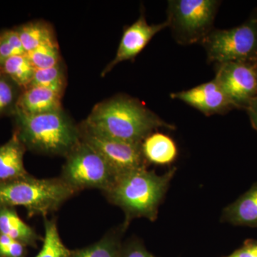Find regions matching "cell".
I'll return each instance as SVG.
<instances>
[{
    "label": "cell",
    "instance_id": "obj_18",
    "mask_svg": "<svg viewBox=\"0 0 257 257\" xmlns=\"http://www.w3.org/2000/svg\"><path fill=\"white\" fill-rule=\"evenodd\" d=\"M16 30L27 54L42 45L57 44L52 27L43 21L27 23Z\"/></svg>",
    "mask_w": 257,
    "mask_h": 257
},
{
    "label": "cell",
    "instance_id": "obj_3",
    "mask_svg": "<svg viewBox=\"0 0 257 257\" xmlns=\"http://www.w3.org/2000/svg\"><path fill=\"white\" fill-rule=\"evenodd\" d=\"M15 132L27 150L67 157L80 143L79 126L62 109L40 114L15 111Z\"/></svg>",
    "mask_w": 257,
    "mask_h": 257
},
{
    "label": "cell",
    "instance_id": "obj_29",
    "mask_svg": "<svg viewBox=\"0 0 257 257\" xmlns=\"http://www.w3.org/2000/svg\"><path fill=\"white\" fill-rule=\"evenodd\" d=\"M3 75V71H2L1 64H0V77Z\"/></svg>",
    "mask_w": 257,
    "mask_h": 257
},
{
    "label": "cell",
    "instance_id": "obj_25",
    "mask_svg": "<svg viewBox=\"0 0 257 257\" xmlns=\"http://www.w3.org/2000/svg\"><path fill=\"white\" fill-rule=\"evenodd\" d=\"M28 246L0 233V257H26Z\"/></svg>",
    "mask_w": 257,
    "mask_h": 257
},
{
    "label": "cell",
    "instance_id": "obj_8",
    "mask_svg": "<svg viewBox=\"0 0 257 257\" xmlns=\"http://www.w3.org/2000/svg\"><path fill=\"white\" fill-rule=\"evenodd\" d=\"M83 142L99 152L117 175L147 168L142 143L119 141L100 135L82 123L79 126Z\"/></svg>",
    "mask_w": 257,
    "mask_h": 257
},
{
    "label": "cell",
    "instance_id": "obj_2",
    "mask_svg": "<svg viewBox=\"0 0 257 257\" xmlns=\"http://www.w3.org/2000/svg\"><path fill=\"white\" fill-rule=\"evenodd\" d=\"M172 167L163 175L147 168L119 176L109 190L104 193L108 200L124 211V224L136 218L155 221L162 199L176 172Z\"/></svg>",
    "mask_w": 257,
    "mask_h": 257
},
{
    "label": "cell",
    "instance_id": "obj_30",
    "mask_svg": "<svg viewBox=\"0 0 257 257\" xmlns=\"http://www.w3.org/2000/svg\"><path fill=\"white\" fill-rule=\"evenodd\" d=\"M228 257H231V256H228Z\"/></svg>",
    "mask_w": 257,
    "mask_h": 257
},
{
    "label": "cell",
    "instance_id": "obj_27",
    "mask_svg": "<svg viewBox=\"0 0 257 257\" xmlns=\"http://www.w3.org/2000/svg\"><path fill=\"white\" fill-rule=\"evenodd\" d=\"M231 257H257V241H248L242 247L236 250Z\"/></svg>",
    "mask_w": 257,
    "mask_h": 257
},
{
    "label": "cell",
    "instance_id": "obj_19",
    "mask_svg": "<svg viewBox=\"0 0 257 257\" xmlns=\"http://www.w3.org/2000/svg\"><path fill=\"white\" fill-rule=\"evenodd\" d=\"M1 67L3 75L24 89L31 84L35 72L27 54L10 57L1 64Z\"/></svg>",
    "mask_w": 257,
    "mask_h": 257
},
{
    "label": "cell",
    "instance_id": "obj_28",
    "mask_svg": "<svg viewBox=\"0 0 257 257\" xmlns=\"http://www.w3.org/2000/svg\"><path fill=\"white\" fill-rule=\"evenodd\" d=\"M246 109L251 120V124L257 130V96L251 101Z\"/></svg>",
    "mask_w": 257,
    "mask_h": 257
},
{
    "label": "cell",
    "instance_id": "obj_16",
    "mask_svg": "<svg viewBox=\"0 0 257 257\" xmlns=\"http://www.w3.org/2000/svg\"><path fill=\"white\" fill-rule=\"evenodd\" d=\"M222 221L234 225L257 226V184L225 208Z\"/></svg>",
    "mask_w": 257,
    "mask_h": 257
},
{
    "label": "cell",
    "instance_id": "obj_9",
    "mask_svg": "<svg viewBox=\"0 0 257 257\" xmlns=\"http://www.w3.org/2000/svg\"><path fill=\"white\" fill-rule=\"evenodd\" d=\"M215 79L234 107L246 109L257 96V64L232 62L216 64Z\"/></svg>",
    "mask_w": 257,
    "mask_h": 257
},
{
    "label": "cell",
    "instance_id": "obj_5",
    "mask_svg": "<svg viewBox=\"0 0 257 257\" xmlns=\"http://www.w3.org/2000/svg\"><path fill=\"white\" fill-rule=\"evenodd\" d=\"M60 177L77 193L86 189L105 193L119 176L99 152L81 140L66 157Z\"/></svg>",
    "mask_w": 257,
    "mask_h": 257
},
{
    "label": "cell",
    "instance_id": "obj_17",
    "mask_svg": "<svg viewBox=\"0 0 257 257\" xmlns=\"http://www.w3.org/2000/svg\"><path fill=\"white\" fill-rule=\"evenodd\" d=\"M126 225L113 229L99 241L79 249L72 250L69 257H120L123 243V233Z\"/></svg>",
    "mask_w": 257,
    "mask_h": 257
},
{
    "label": "cell",
    "instance_id": "obj_15",
    "mask_svg": "<svg viewBox=\"0 0 257 257\" xmlns=\"http://www.w3.org/2000/svg\"><path fill=\"white\" fill-rule=\"evenodd\" d=\"M144 157L147 163L168 165L175 162L178 155L177 145L173 140L162 133H153L142 143Z\"/></svg>",
    "mask_w": 257,
    "mask_h": 257
},
{
    "label": "cell",
    "instance_id": "obj_13",
    "mask_svg": "<svg viewBox=\"0 0 257 257\" xmlns=\"http://www.w3.org/2000/svg\"><path fill=\"white\" fill-rule=\"evenodd\" d=\"M26 150L15 132L8 143L0 146V182L29 175L24 165V155Z\"/></svg>",
    "mask_w": 257,
    "mask_h": 257
},
{
    "label": "cell",
    "instance_id": "obj_6",
    "mask_svg": "<svg viewBox=\"0 0 257 257\" xmlns=\"http://www.w3.org/2000/svg\"><path fill=\"white\" fill-rule=\"evenodd\" d=\"M217 0H170L167 21L176 41L182 45L201 43L214 29Z\"/></svg>",
    "mask_w": 257,
    "mask_h": 257
},
{
    "label": "cell",
    "instance_id": "obj_22",
    "mask_svg": "<svg viewBox=\"0 0 257 257\" xmlns=\"http://www.w3.org/2000/svg\"><path fill=\"white\" fill-rule=\"evenodd\" d=\"M27 55L35 69L51 68L61 63L60 50L57 44L42 45Z\"/></svg>",
    "mask_w": 257,
    "mask_h": 257
},
{
    "label": "cell",
    "instance_id": "obj_26",
    "mask_svg": "<svg viewBox=\"0 0 257 257\" xmlns=\"http://www.w3.org/2000/svg\"><path fill=\"white\" fill-rule=\"evenodd\" d=\"M120 257H157L150 253L141 241L130 240L123 243Z\"/></svg>",
    "mask_w": 257,
    "mask_h": 257
},
{
    "label": "cell",
    "instance_id": "obj_4",
    "mask_svg": "<svg viewBox=\"0 0 257 257\" xmlns=\"http://www.w3.org/2000/svg\"><path fill=\"white\" fill-rule=\"evenodd\" d=\"M76 193L60 177L37 179L28 175L0 182V206H20L25 208L30 217H45Z\"/></svg>",
    "mask_w": 257,
    "mask_h": 257
},
{
    "label": "cell",
    "instance_id": "obj_21",
    "mask_svg": "<svg viewBox=\"0 0 257 257\" xmlns=\"http://www.w3.org/2000/svg\"><path fill=\"white\" fill-rule=\"evenodd\" d=\"M65 86V72L61 62L51 68L35 69L33 79L29 87L46 88L62 96Z\"/></svg>",
    "mask_w": 257,
    "mask_h": 257
},
{
    "label": "cell",
    "instance_id": "obj_24",
    "mask_svg": "<svg viewBox=\"0 0 257 257\" xmlns=\"http://www.w3.org/2000/svg\"><path fill=\"white\" fill-rule=\"evenodd\" d=\"M25 54L16 29L0 33V64L13 56Z\"/></svg>",
    "mask_w": 257,
    "mask_h": 257
},
{
    "label": "cell",
    "instance_id": "obj_11",
    "mask_svg": "<svg viewBox=\"0 0 257 257\" xmlns=\"http://www.w3.org/2000/svg\"><path fill=\"white\" fill-rule=\"evenodd\" d=\"M170 96L195 108L206 116L223 114L234 108L215 79L188 90L172 93Z\"/></svg>",
    "mask_w": 257,
    "mask_h": 257
},
{
    "label": "cell",
    "instance_id": "obj_12",
    "mask_svg": "<svg viewBox=\"0 0 257 257\" xmlns=\"http://www.w3.org/2000/svg\"><path fill=\"white\" fill-rule=\"evenodd\" d=\"M62 95L46 88L29 87L19 96L15 111L40 114L62 109Z\"/></svg>",
    "mask_w": 257,
    "mask_h": 257
},
{
    "label": "cell",
    "instance_id": "obj_1",
    "mask_svg": "<svg viewBox=\"0 0 257 257\" xmlns=\"http://www.w3.org/2000/svg\"><path fill=\"white\" fill-rule=\"evenodd\" d=\"M82 123L107 138L136 144L143 143L157 128H175L138 99L125 95L96 104Z\"/></svg>",
    "mask_w": 257,
    "mask_h": 257
},
{
    "label": "cell",
    "instance_id": "obj_14",
    "mask_svg": "<svg viewBox=\"0 0 257 257\" xmlns=\"http://www.w3.org/2000/svg\"><path fill=\"white\" fill-rule=\"evenodd\" d=\"M0 233L20 241L26 246L36 248L43 238L19 216L15 207L0 206Z\"/></svg>",
    "mask_w": 257,
    "mask_h": 257
},
{
    "label": "cell",
    "instance_id": "obj_20",
    "mask_svg": "<svg viewBox=\"0 0 257 257\" xmlns=\"http://www.w3.org/2000/svg\"><path fill=\"white\" fill-rule=\"evenodd\" d=\"M45 237L40 252L35 257H69L72 250L64 245L61 239L57 222L54 219L44 217Z\"/></svg>",
    "mask_w": 257,
    "mask_h": 257
},
{
    "label": "cell",
    "instance_id": "obj_23",
    "mask_svg": "<svg viewBox=\"0 0 257 257\" xmlns=\"http://www.w3.org/2000/svg\"><path fill=\"white\" fill-rule=\"evenodd\" d=\"M17 87L18 86L6 76L0 77V116L8 113L14 114L20 95Z\"/></svg>",
    "mask_w": 257,
    "mask_h": 257
},
{
    "label": "cell",
    "instance_id": "obj_7",
    "mask_svg": "<svg viewBox=\"0 0 257 257\" xmlns=\"http://www.w3.org/2000/svg\"><path fill=\"white\" fill-rule=\"evenodd\" d=\"M207 60L216 64L232 62L257 64V19L228 30H213L202 42Z\"/></svg>",
    "mask_w": 257,
    "mask_h": 257
},
{
    "label": "cell",
    "instance_id": "obj_10",
    "mask_svg": "<svg viewBox=\"0 0 257 257\" xmlns=\"http://www.w3.org/2000/svg\"><path fill=\"white\" fill-rule=\"evenodd\" d=\"M169 25L167 20L157 25H149L145 14L142 13L135 23L125 28L116 56L102 71L101 76L109 73L118 64L134 60L157 33L169 28Z\"/></svg>",
    "mask_w": 257,
    "mask_h": 257
}]
</instances>
